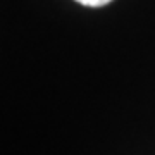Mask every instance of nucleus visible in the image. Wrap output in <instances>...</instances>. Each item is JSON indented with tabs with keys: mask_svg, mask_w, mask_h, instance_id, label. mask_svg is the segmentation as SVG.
Instances as JSON below:
<instances>
[{
	"mask_svg": "<svg viewBox=\"0 0 155 155\" xmlns=\"http://www.w3.org/2000/svg\"><path fill=\"white\" fill-rule=\"evenodd\" d=\"M76 2H79L81 5H86V7H102V5H107L112 0H76Z\"/></svg>",
	"mask_w": 155,
	"mask_h": 155,
	"instance_id": "nucleus-1",
	"label": "nucleus"
}]
</instances>
